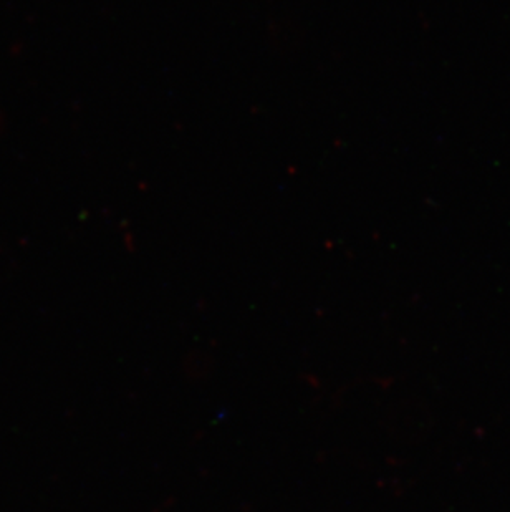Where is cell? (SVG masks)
Instances as JSON below:
<instances>
[]
</instances>
